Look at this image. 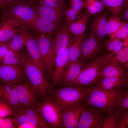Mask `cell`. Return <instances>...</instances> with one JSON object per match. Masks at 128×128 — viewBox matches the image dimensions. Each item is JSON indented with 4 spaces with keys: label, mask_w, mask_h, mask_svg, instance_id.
I'll list each match as a JSON object with an SVG mask.
<instances>
[{
    "label": "cell",
    "mask_w": 128,
    "mask_h": 128,
    "mask_svg": "<svg viewBox=\"0 0 128 128\" xmlns=\"http://www.w3.org/2000/svg\"><path fill=\"white\" fill-rule=\"evenodd\" d=\"M107 51L103 55L96 57L86 63L72 86L85 88L93 86L101 80L100 72L103 68L110 61L114 55Z\"/></svg>",
    "instance_id": "obj_1"
},
{
    "label": "cell",
    "mask_w": 128,
    "mask_h": 128,
    "mask_svg": "<svg viewBox=\"0 0 128 128\" xmlns=\"http://www.w3.org/2000/svg\"><path fill=\"white\" fill-rule=\"evenodd\" d=\"M1 20H10L19 29H24L38 15L34 5L27 0H20L6 6L1 12Z\"/></svg>",
    "instance_id": "obj_2"
},
{
    "label": "cell",
    "mask_w": 128,
    "mask_h": 128,
    "mask_svg": "<svg viewBox=\"0 0 128 128\" xmlns=\"http://www.w3.org/2000/svg\"><path fill=\"white\" fill-rule=\"evenodd\" d=\"M87 88V93L84 101L86 106H91L107 112L117 109L122 89L107 90L93 86Z\"/></svg>",
    "instance_id": "obj_3"
},
{
    "label": "cell",
    "mask_w": 128,
    "mask_h": 128,
    "mask_svg": "<svg viewBox=\"0 0 128 128\" xmlns=\"http://www.w3.org/2000/svg\"><path fill=\"white\" fill-rule=\"evenodd\" d=\"M25 73L39 98L43 100L50 96L54 88L27 54L23 62Z\"/></svg>",
    "instance_id": "obj_4"
},
{
    "label": "cell",
    "mask_w": 128,
    "mask_h": 128,
    "mask_svg": "<svg viewBox=\"0 0 128 128\" xmlns=\"http://www.w3.org/2000/svg\"><path fill=\"white\" fill-rule=\"evenodd\" d=\"M58 87L54 89L50 96L62 110L84 102L87 93V87L74 86Z\"/></svg>",
    "instance_id": "obj_5"
},
{
    "label": "cell",
    "mask_w": 128,
    "mask_h": 128,
    "mask_svg": "<svg viewBox=\"0 0 128 128\" xmlns=\"http://www.w3.org/2000/svg\"><path fill=\"white\" fill-rule=\"evenodd\" d=\"M13 111V117L17 128H52L44 119L35 104L27 107H19Z\"/></svg>",
    "instance_id": "obj_6"
},
{
    "label": "cell",
    "mask_w": 128,
    "mask_h": 128,
    "mask_svg": "<svg viewBox=\"0 0 128 128\" xmlns=\"http://www.w3.org/2000/svg\"><path fill=\"white\" fill-rule=\"evenodd\" d=\"M35 38L38 45L47 77L51 78L53 74L55 57L51 36L37 33Z\"/></svg>",
    "instance_id": "obj_7"
},
{
    "label": "cell",
    "mask_w": 128,
    "mask_h": 128,
    "mask_svg": "<svg viewBox=\"0 0 128 128\" xmlns=\"http://www.w3.org/2000/svg\"><path fill=\"white\" fill-rule=\"evenodd\" d=\"M35 105L44 119L52 128H61L62 110L50 96Z\"/></svg>",
    "instance_id": "obj_8"
},
{
    "label": "cell",
    "mask_w": 128,
    "mask_h": 128,
    "mask_svg": "<svg viewBox=\"0 0 128 128\" xmlns=\"http://www.w3.org/2000/svg\"><path fill=\"white\" fill-rule=\"evenodd\" d=\"M105 112L91 106H87L82 114L77 128H102Z\"/></svg>",
    "instance_id": "obj_9"
},
{
    "label": "cell",
    "mask_w": 128,
    "mask_h": 128,
    "mask_svg": "<svg viewBox=\"0 0 128 128\" xmlns=\"http://www.w3.org/2000/svg\"><path fill=\"white\" fill-rule=\"evenodd\" d=\"M105 42L99 41L91 32L84 34L81 44L80 57L86 63L95 57L104 47Z\"/></svg>",
    "instance_id": "obj_10"
},
{
    "label": "cell",
    "mask_w": 128,
    "mask_h": 128,
    "mask_svg": "<svg viewBox=\"0 0 128 128\" xmlns=\"http://www.w3.org/2000/svg\"><path fill=\"white\" fill-rule=\"evenodd\" d=\"M19 29V33L23 41L27 54L43 73L47 77L45 66L35 38L29 31Z\"/></svg>",
    "instance_id": "obj_11"
},
{
    "label": "cell",
    "mask_w": 128,
    "mask_h": 128,
    "mask_svg": "<svg viewBox=\"0 0 128 128\" xmlns=\"http://www.w3.org/2000/svg\"><path fill=\"white\" fill-rule=\"evenodd\" d=\"M14 84L18 93L19 107H27L35 104L39 98L32 85L25 80Z\"/></svg>",
    "instance_id": "obj_12"
},
{
    "label": "cell",
    "mask_w": 128,
    "mask_h": 128,
    "mask_svg": "<svg viewBox=\"0 0 128 128\" xmlns=\"http://www.w3.org/2000/svg\"><path fill=\"white\" fill-rule=\"evenodd\" d=\"M74 39L73 36L66 47L60 51L55 58L54 71L51 83L53 87H59L63 79L68 60L69 49Z\"/></svg>",
    "instance_id": "obj_13"
},
{
    "label": "cell",
    "mask_w": 128,
    "mask_h": 128,
    "mask_svg": "<svg viewBox=\"0 0 128 128\" xmlns=\"http://www.w3.org/2000/svg\"><path fill=\"white\" fill-rule=\"evenodd\" d=\"M18 65H0V79L5 83L14 84L25 80L23 66Z\"/></svg>",
    "instance_id": "obj_14"
},
{
    "label": "cell",
    "mask_w": 128,
    "mask_h": 128,
    "mask_svg": "<svg viewBox=\"0 0 128 128\" xmlns=\"http://www.w3.org/2000/svg\"><path fill=\"white\" fill-rule=\"evenodd\" d=\"M87 107L84 102L63 110L61 128H77L82 114Z\"/></svg>",
    "instance_id": "obj_15"
},
{
    "label": "cell",
    "mask_w": 128,
    "mask_h": 128,
    "mask_svg": "<svg viewBox=\"0 0 128 128\" xmlns=\"http://www.w3.org/2000/svg\"><path fill=\"white\" fill-rule=\"evenodd\" d=\"M108 19V14L103 10L93 19L90 27V32L103 42H105L107 34Z\"/></svg>",
    "instance_id": "obj_16"
},
{
    "label": "cell",
    "mask_w": 128,
    "mask_h": 128,
    "mask_svg": "<svg viewBox=\"0 0 128 128\" xmlns=\"http://www.w3.org/2000/svg\"><path fill=\"white\" fill-rule=\"evenodd\" d=\"M34 7L39 16L51 22L59 27L61 26L62 18L66 10L64 6L55 8L37 5H35Z\"/></svg>",
    "instance_id": "obj_17"
},
{
    "label": "cell",
    "mask_w": 128,
    "mask_h": 128,
    "mask_svg": "<svg viewBox=\"0 0 128 128\" xmlns=\"http://www.w3.org/2000/svg\"><path fill=\"white\" fill-rule=\"evenodd\" d=\"M114 56L101 70L99 74L100 78L122 77L128 79V68L118 62L114 59Z\"/></svg>",
    "instance_id": "obj_18"
},
{
    "label": "cell",
    "mask_w": 128,
    "mask_h": 128,
    "mask_svg": "<svg viewBox=\"0 0 128 128\" xmlns=\"http://www.w3.org/2000/svg\"><path fill=\"white\" fill-rule=\"evenodd\" d=\"M59 27L51 22L38 15L26 27L25 30L32 29L37 33L52 36Z\"/></svg>",
    "instance_id": "obj_19"
},
{
    "label": "cell",
    "mask_w": 128,
    "mask_h": 128,
    "mask_svg": "<svg viewBox=\"0 0 128 128\" xmlns=\"http://www.w3.org/2000/svg\"><path fill=\"white\" fill-rule=\"evenodd\" d=\"M73 36L69 33L65 25H61L58 28L53 41L55 58L60 51L66 47Z\"/></svg>",
    "instance_id": "obj_20"
},
{
    "label": "cell",
    "mask_w": 128,
    "mask_h": 128,
    "mask_svg": "<svg viewBox=\"0 0 128 128\" xmlns=\"http://www.w3.org/2000/svg\"><path fill=\"white\" fill-rule=\"evenodd\" d=\"M86 63L80 58L72 63L65 70L63 79L59 86H72Z\"/></svg>",
    "instance_id": "obj_21"
},
{
    "label": "cell",
    "mask_w": 128,
    "mask_h": 128,
    "mask_svg": "<svg viewBox=\"0 0 128 128\" xmlns=\"http://www.w3.org/2000/svg\"><path fill=\"white\" fill-rule=\"evenodd\" d=\"M0 89L3 99L13 111L18 107V96L14 84L5 83L1 85Z\"/></svg>",
    "instance_id": "obj_22"
},
{
    "label": "cell",
    "mask_w": 128,
    "mask_h": 128,
    "mask_svg": "<svg viewBox=\"0 0 128 128\" xmlns=\"http://www.w3.org/2000/svg\"><path fill=\"white\" fill-rule=\"evenodd\" d=\"M91 14L87 11L80 14L75 21L67 27L69 33L74 36L84 34Z\"/></svg>",
    "instance_id": "obj_23"
},
{
    "label": "cell",
    "mask_w": 128,
    "mask_h": 128,
    "mask_svg": "<svg viewBox=\"0 0 128 128\" xmlns=\"http://www.w3.org/2000/svg\"><path fill=\"white\" fill-rule=\"evenodd\" d=\"M128 80L122 77L104 78L93 86L107 90H120L128 88Z\"/></svg>",
    "instance_id": "obj_24"
},
{
    "label": "cell",
    "mask_w": 128,
    "mask_h": 128,
    "mask_svg": "<svg viewBox=\"0 0 128 128\" xmlns=\"http://www.w3.org/2000/svg\"><path fill=\"white\" fill-rule=\"evenodd\" d=\"M84 34L81 35L74 36V40L69 49L68 60L65 70L72 63L80 57L81 44Z\"/></svg>",
    "instance_id": "obj_25"
},
{
    "label": "cell",
    "mask_w": 128,
    "mask_h": 128,
    "mask_svg": "<svg viewBox=\"0 0 128 128\" xmlns=\"http://www.w3.org/2000/svg\"><path fill=\"white\" fill-rule=\"evenodd\" d=\"M2 20L4 23L0 30V43L2 44L7 42L19 31V29L11 20Z\"/></svg>",
    "instance_id": "obj_26"
},
{
    "label": "cell",
    "mask_w": 128,
    "mask_h": 128,
    "mask_svg": "<svg viewBox=\"0 0 128 128\" xmlns=\"http://www.w3.org/2000/svg\"><path fill=\"white\" fill-rule=\"evenodd\" d=\"M103 4L112 15L119 16L125 6L128 3V0H98Z\"/></svg>",
    "instance_id": "obj_27"
},
{
    "label": "cell",
    "mask_w": 128,
    "mask_h": 128,
    "mask_svg": "<svg viewBox=\"0 0 128 128\" xmlns=\"http://www.w3.org/2000/svg\"><path fill=\"white\" fill-rule=\"evenodd\" d=\"M26 55L9 49L2 64L22 65Z\"/></svg>",
    "instance_id": "obj_28"
},
{
    "label": "cell",
    "mask_w": 128,
    "mask_h": 128,
    "mask_svg": "<svg viewBox=\"0 0 128 128\" xmlns=\"http://www.w3.org/2000/svg\"><path fill=\"white\" fill-rule=\"evenodd\" d=\"M123 23L121 21L119 15H112L108 19L107 35L110 37H113Z\"/></svg>",
    "instance_id": "obj_29"
},
{
    "label": "cell",
    "mask_w": 128,
    "mask_h": 128,
    "mask_svg": "<svg viewBox=\"0 0 128 128\" xmlns=\"http://www.w3.org/2000/svg\"><path fill=\"white\" fill-rule=\"evenodd\" d=\"M6 43L9 49L22 54L21 51L25 47L23 41L19 33L15 34Z\"/></svg>",
    "instance_id": "obj_30"
},
{
    "label": "cell",
    "mask_w": 128,
    "mask_h": 128,
    "mask_svg": "<svg viewBox=\"0 0 128 128\" xmlns=\"http://www.w3.org/2000/svg\"><path fill=\"white\" fill-rule=\"evenodd\" d=\"M124 44L122 40L114 37H110V39L104 43V47L107 51L116 55L123 46Z\"/></svg>",
    "instance_id": "obj_31"
},
{
    "label": "cell",
    "mask_w": 128,
    "mask_h": 128,
    "mask_svg": "<svg viewBox=\"0 0 128 128\" xmlns=\"http://www.w3.org/2000/svg\"><path fill=\"white\" fill-rule=\"evenodd\" d=\"M85 6V8L91 14L98 13L104 8L103 3L98 0H86Z\"/></svg>",
    "instance_id": "obj_32"
},
{
    "label": "cell",
    "mask_w": 128,
    "mask_h": 128,
    "mask_svg": "<svg viewBox=\"0 0 128 128\" xmlns=\"http://www.w3.org/2000/svg\"><path fill=\"white\" fill-rule=\"evenodd\" d=\"M117 110L107 112L104 119L102 128H116L118 116Z\"/></svg>",
    "instance_id": "obj_33"
},
{
    "label": "cell",
    "mask_w": 128,
    "mask_h": 128,
    "mask_svg": "<svg viewBox=\"0 0 128 128\" xmlns=\"http://www.w3.org/2000/svg\"><path fill=\"white\" fill-rule=\"evenodd\" d=\"M120 96L117 109L118 113L121 111L128 109V91L127 88H123L120 90Z\"/></svg>",
    "instance_id": "obj_34"
},
{
    "label": "cell",
    "mask_w": 128,
    "mask_h": 128,
    "mask_svg": "<svg viewBox=\"0 0 128 128\" xmlns=\"http://www.w3.org/2000/svg\"><path fill=\"white\" fill-rule=\"evenodd\" d=\"M114 59L119 64L128 68V47H123L114 56Z\"/></svg>",
    "instance_id": "obj_35"
},
{
    "label": "cell",
    "mask_w": 128,
    "mask_h": 128,
    "mask_svg": "<svg viewBox=\"0 0 128 128\" xmlns=\"http://www.w3.org/2000/svg\"><path fill=\"white\" fill-rule=\"evenodd\" d=\"M128 128V109L118 113L116 128Z\"/></svg>",
    "instance_id": "obj_36"
},
{
    "label": "cell",
    "mask_w": 128,
    "mask_h": 128,
    "mask_svg": "<svg viewBox=\"0 0 128 128\" xmlns=\"http://www.w3.org/2000/svg\"><path fill=\"white\" fill-rule=\"evenodd\" d=\"M12 109L4 99L0 100V118L13 116Z\"/></svg>",
    "instance_id": "obj_37"
},
{
    "label": "cell",
    "mask_w": 128,
    "mask_h": 128,
    "mask_svg": "<svg viewBox=\"0 0 128 128\" xmlns=\"http://www.w3.org/2000/svg\"><path fill=\"white\" fill-rule=\"evenodd\" d=\"M128 36V23L124 22L123 24L113 37L124 41V43L127 42Z\"/></svg>",
    "instance_id": "obj_38"
},
{
    "label": "cell",
    "mask_w": 128,
    "mask_h": 128,
    "mask_svg": "<svg viewBox=\"0 0 128 128\" xmlns=\"http://www.w3.org/2000/svg\"><path fill=\"white\" fill-rule=\"evenodd\" d=\"M64 0H39L37 5L46 7L59 8L64 6Z\"/></svg>",
    "instance_id": "obj_39"
},
{
    "label": "cell",
    "mask_w": 128,
    "mask_h": 128,
    "mask_svg": "<svg viewBox=\"0 0 128 128\" xmlns=\"http://www.w3.org/2000/svg\"><path fill=\"white\" fill-rule=\"evenodd\" d=\"M0 128H17V125L13 117L0 118Z\"/></svg>",
    "instance_id": "obj_40"
},
{
    "label": "cell",
    "mask_w": 128,
    "mask_h": 128,
    "mask_svg": "<svg viewBox=\"0 0 128 128\" xmlns=\"http://www.w3.org/2000/svg\"><path fill=\"white\" fill-rule=\"evenodd\" d=\"M9 50V49L6 43L2 44L0 46V65L2 64Z\"/></svg>",
    "instance_id": "obj_41"
},
{
    "label": "cell",
    "mask_w": 128,
    "mask_h": 128,
    "mask_svg": "<svg viewBox=\"0 0 128 128\" xmlns=\"http://www.w3.org/2000/svg\"><path fill=\"white\" fill-rule=\"evenodd\" d=\"M85 0H82L77 3L70 5V8L77 11H82L85 8Z\"/></svg>",
    "instance_id": "obj_42"
},
{
    "label": "cell",
    "mask_w": 128,
    "mask_h": 128,
    "mask_svg": "<svg viewBox=\"0 0 128 128\" xmlns=\"http://www.w3.org/2000/svg\"><path fill=\"white\" fill-rule=\"evenodd\" d=\"M121 15H119L121 21L123 22H128V3L124 6Z\"/></svg>",
    "instance_id": "obj_43"
},
{
    "label": "cell",
    "mask_w": 128,
    "mask_h": 128,
    "mask_svg": "<svg viewBox=\"0 0 128 128\" xmlns=\"http://www.w3.org/2000/svg\"><path fill=\"white\" fill-rule=\"evenodd\" d=\"M20 0H5L4 8L7 5L15 3Z\"/></svg>",
    "instance_id": "obj_44"
},
{
    "label": "cell",
    "mask_w": 128,
    "mask_h": 128,
    "mask_svg": "<svg viewBox=\"0 0 128 128\" xmlns=\"http://www.w3.org/2000/svg\"><path fill=\"white\" fill-rule=\"evenodd\" d=\"M5 0H0V10L1 12L4 8Z\"/></svg>",
    "instance_id": "obj_45"
},
{
    "label": "cell",
    "mask_w": 128,
    "mask_h": 128,
    "mask_svg": "<svg viewBox=\"0 0 128 128\" xmlns=\"http://www.w3.org/2000/svg\"><path fill=\"white\" fill-rule=\"evenodd\" d=\"M39 0H27L28 2L30 4L33 5H37Z\"/></svg>",
    "instance_id": "obj_46"
},
{
    "label": "cell",
    "mask_w": 128,
    "mask_h": 128,
    "mask_svg": "<svg viewBox=\"0 0 128 128\" xmlns=\"http://www.w3.org/2000/svg\"><path fill=\"white\" fill-rule=\"evenodd\" d=\"M82 0H69L70 5L78 3L81 1Z\"/></svg>",
    "instance_id": "obj_47"
},
{
    "label": "cell",
    "mask_w": 128,
    "mask_h": 128,
    "mask_svg": "<svg viewBox=\"0 0 128 128\" xmlns=\"http://www.w3.org/2000/svg\"><path fill=\"white\" fill-rule=\"evenodd\" d=\"M4 23V21L3 20L1 21V22L0 23V30L2 26Z\"/></svg>",
    "instance_id": "obj_48"
},
{
    "label": "cell",
    "mask_w": 128,
    "mask_h": 128,
    "mask_svg": "<svg viewBox=\"0 0 128 128\" xmlns=\"http://www.w3.org/2000/svg\"><path fill=\"white\" fill-rule=\"evenodd\" d=\"M1 44H2L0 43V46L1 45Z\"/></svg>",
    "instance_id": "obj_49"
},
{
    "label": "cell",
    "mask_w": 128,
    "mask_h": 128,
    "mask_svg": "<svg viewBox=\"0 0 128 128\" xmlns=\"http://www.w3.org/2000/svg\"><path fill=\"white\" fill-rule=\"evenodd\" d=\"M0 94H1V92H0Z\"/></svg>",
    "instance_id": "obj_50"
}]
</instances>
